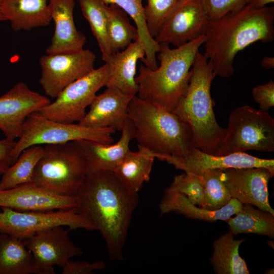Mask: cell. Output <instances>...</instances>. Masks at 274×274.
I'll return each mask as SVG.
<instances>
[{
  "mask_svg": "<svg viewBox=\"0 0 274 274\" xmlns=\"http://www.w3.org/2000/svg\"><path fill=\"white\" fill-rule=\"evenodd\" d=\"M74 196L76 212L100 232L110 259L122 260L138 193L127 189L113 172H100L88 174Z\"/></svg>",
  "mask_w": 274,
  "mask_h": 274,
  "instance_id": "cell-1",
  "label": "cell"
},
{
  "mask_svg": "<svg viewBox=\"0 0 274 274\" xmlns=\"http://www.w3.org/2000/svg\"><path fill=\"white\" fill-rule=\"evenodd\" d=\"M203 54L216 76L227 78L233 74L237 54L257 42L271 43L274 39V7L242 9L209 21L205 32Z\"/></svg>",
  "mask_w": 274,
  "mask_h": 274,
  "instance_id": "cell-2",
  "label": "cell"
},
{
  "mask_svg": "<svg viewBox=\"0 0 274 274\" xmlns=\"http://www.w3.org/2000/svg\"><path fill=\"white\" fill-rule=\"evenodd\" d=\"M204 40L203 35L173 49L168 44H160L159 65L155 70L144 64L140 66L135 78L138 86L136 96L173 112L188 87L196 55Z\"/></svg>",
  "mask_w": 274,
  "mask_h": 274,
  "instance_id": "cell-3",
  "label": "cell"
},
{
  "mask_svg": "<svg viewBox=\"0 0 274 274\" xmlns=\"http://www.w3.org/2000/svg\"><path fill=\"white\" fill-rule=\"evenodd\" d=\"M127 112L133 127L134 139L155 158H182L195 147L190 126L176 114L136 95L130 101Z\"/></svg>",
  "mask_w": 274,
  "mask_h": 274,
  "instance_id": "cell-4",
  "label": "cell"
},
{
  "mask_svg": "<svg viewBox=\"0 0 274 274\" xmlns=\"http://www.w3.org/2000/svg\"><path fill=\"white\" fill-rule=\"evenodd\" d=\"M191 72L188 87L173 113L190 126L194 146L214 154L226 133V129L217 123L213 110L211 87L216 76L212 66L199 51Z\"/></svg>",
  "mask_w": 274,
  "mask_h": 274,
  "instance_id": "cell-5",
  "label": "cell"
},
{
  "mask_svg": "<svg viewBox=\"0 0 274 274\" xmlns=\"http://www.w3.org/2000/svg\"><path fill=\"white\" fill-rule=\"evenodd\" d=\"M87 175L84 157L75 142L44 146L32 183L53 193L74 196Z\"/></svg>",
  "mask_w": 274,
  "mask_h": 274,
  "instance_id": "cell-6",
  "label": "cell"
},
{
  "mask_svg": "<svg viewBox=\"0 0 274 274\" xmlns=\"http://www.w3.org/2000/svg\"><path fill=\"white\" fill-rule=\"evenodd\" d=\"M247 150L274 151V119L267 111L244 105L230 114L225 135L214 155Z\"/></svg>",
  "mask_w": 274,
  "mask_h": 274,
  "instance_id": "cell-7",
  "label": "cell"
},
{
  "mask_svg": "<svg viewBox=\"0 0 274 274\" xmlns=\"http://www.w3.org/2000/svg\"><path fill=\"white\" fill-rule=\"evenodd\" d=\"M116 130L111 127L93 128L75 124L53 121L33 113L26 118L23 130L12 152L15 162L21 153L33 145L63 144L88 140L103 144H112V134Z\"/></svg>",
  "mask_w": 274,
  "mask_h": 274,
  "instance_id": "cell-8",
  "label": "cell"
},
{
  "mask_svg": "<svg viewBox=\"0 0 274 274\" xmlns=\"http://www.w3.org/2000/svg\"><path fill=\"white\" fill-rule=\"evenodd\" d=\"M110 65L105 62L87 75L67 86L53 102L35 112L48 119L73 123L80 121L85 115L97 92L106 86Z\"/></svg>",
  "mask_w": 274,
  "mask_h": 274,
  "instance_id": "cell-9",
  "label": "cell"
},
{
  "mask_svg": "<svg viewBox=\"0 0 274 274\" xmlns=\"http://www.w3.org/2000/svg\"><path fill=\"white\" fill-rule=\"evenodd\" d=\"M0 232L25 239L56 226L70 230H95L93 225L78 214L75 208L67 210L21 211L1 208Z\"/></svg>",
  "mask_w": 274,
  "mask_h": 274,
  "instance_id": "cell-10",
  "label": "cell"
},
{
  "mask_svg": "<svg viewBox=\"0 0 274 274\" xmlns=\"http://www.w3.org/2000/svg\"><path fill=\"white\" fill-rule=\"evenodd\" d=\"M96 55L89 49L68 53L45 54L40 59V85L45 94L56 98L69 84L94 68Z\"/></svg>",
  "mask_w": 274,
  "mask_h": 274,
  "instance_id": "cell-11",
  "label": "cell"
},
{
  "mask_svg": "<svg viewBox=\"0 0 274 274\" xmlns=\"http://www.w3.org/2000/svg\"><path fill=\"white\" fill-rule=\"evenodd\" d=\"M63 227L49 228L23 239L40 274H54V266L62 267L72 258L83 253L70 239V229Z\"/></svg>",
  "mask_w": 274,
  "mask_h": 274,
  "instance_id": "cell-12",
  "label": "cell"
},
{
  "mask_svg": "<svg viewBox=\"0 0 274 274\" xmlns=\"http://www.w3.org/2000/svg\"><path fill=\"white\" fill-rule=\"evenodd\" d=\"M50 102L47 96L33 91L25 83L15 84L0 96V129L6 138L19 139L27 117Z\"/></svg>",
  "mask_w": 274,
  "mask_h": 274,
  "instance_id": "cell-13",
  "label": "cell"
},
{
  "mask_svg": "<svg viewBox=\"0 0 274 274\" xmlns=\"http://www.w3.org/2000/svg\"><path fill=\"white\" fill-rule=\"evenodd\" d=\"M209 21L201 0H182L154 39L179 47L204 35Z\"/></svg>",
  "mask_w": 274,
  "mask_h": 274,
  "instance_id": "cell-14",
  "label": "cell"
},
{
  "mask_svg": "<svg viewBox=\"0 0 274 274\" xmlns=\"http://www.w3.org/2000/svg\"><path fill=\"white\" fill-rule=\"evenodd\" d=\"M274 174L263 167L223 170V181L232 198L274 215L268 198V183Z\"/></svg>",
  "mask_w": 274,
  "mask_h": 274,
  "instance_id": "cell-15",
  "label": "cell"
},
{
  "mask_svg": "<svg viewBox=\"0 0 274 274\" xmlns=\"http://www.w3.org/2000/svg\"><path fill=\"white\" fill-rule=\"evenodd\" d=\"M175 168L186 173L201 176L208 170H224L227 168L263 167L274 174L273 159H267L249 155L245 152L224 156H217L204 153L193 147L189 154L182 158L167 156L163 158Z\"/></svg>",
  "mask_w": 274,
  "mask_h": 274,
  "instance_id": "cell-16",
  "label": "cell"
},
{
  "mask_svg": "<svg viewBox=\"0 0 274 274\" xmlns=\"http://www.w3.org/2000/svg\"><path fill=\"white\" fill-rule=\"evenodd\" d=\"M74 196L59 195L33 183L0 189V208L21 211L67 210L76 207Z\"/></svg>",
  "mask_w": 274,
  "mask_h": 274,
  "instance_id": "cell-17",
  "label": "cell"
},
{
  "mask_svg": "<svg viewBox=\"0 0 274 274\" xmlns=\"http://www.w3.org/2000/svg\"><path fill=\"white\" fill-rule=\"evenodd\" d=\"M76 0H49V7L54 30L47 54L68 53L84 49L86 38L77 29L74 19Z\"/></svg>",
  "mask_w": 274,
  "mask_h": 274,
  "instance_id": "cell-18",
  "label": "cell"
},
{
  "mask_svg": "<svg viewBox=\"0 0 274 274\" xmlns=\"http://www.w3.org/2000/svg\"><path fill=\"white\" fill-rule=\"evenodd\" d=\"M134 96L119 89L106 87L105 90L94 98L90 109L79 124L86 127H111L121 131L127 119V108Z\"/></svg>",
  "mask_w": 274,
  "mask_h": 274,
  "instance_id": "cell-19",
  "label": "cell"
},
{
  "mask_svg": "<svg viewBox=\"0 0 274 274\" xmlns=\"http://www.w3.org/2000/svg\"><path fill=\"white\" fill-rule=\"evenodd\" d=\"M121 131L120 138L114 144H103L88 140L74 141L85 160L87 175L113 172L130 150V142L134 139V129L128 118Z\"/></svg>",
  "mask_w": 274,
  "mask_h": 274,
  "instance_id": "cell-20",
  "label": "cell"
},
{
  "mask_svg": "<svg viewBox=\"0 0 274 274\" xmlns=\"http://www.w3.org/2000/svg\"><path fill=\"white\" fill-rule=\"evenodd\" d=\"M145 58V50L139 39L124 49L113 53L106 62L110 65L106 87H114L125 94L136 95V65L139 60L143 62Z\"/></svg>",
  "mask_w": 274,
  "mask_h": 274,
  "instance_id": "cell-21",
  "label": "cell"
},
{
  "mask_svg": "<svg viewBox=\"0 0 274 274\" xmlns=\"http://www.w3.org/2000/svg\"><path fill=\"white\" fill-rule=\"evenodd\" d=\"M243 206L240 201L232 198L222 208L208 210L193 204L184 194L167 188L159 204V209L162 214L173 212L192 219L214 222L227 220L237 213Z\"/></svg>",
  "mask_w": 274,
  "mask_h": 274,
  "instance_id": "cell-22",
  "label": "cell"
},
{
  "mask_svg": "<svg viewBox=\"0 0 274 274\" xmlns=\"http://www.w3.org/2000/svg\"><path fill=\"white\" fill-rule=\"evenodd\" d=\"M49 0H7L2 12L15 31H28L48 26L52 19Z\"/></svg>",
  "mask_w": 274,
  "mask_h": 274,
  "instance_id": "cell-23",
  "label": "cell"
},
{
  "mask_svg": "<svg viewBox=\"0 0 274 274\" xmlns=\"http://www.w3.org/2000/svg\"><path fill=\"white\" fill-rule=\"evenodd\" d=\"M139 150H129L113 172L129 190L138 193L143 184L149 181L155 157L149 150L138 145Z\"/></svg>",
  "mask_w": 274,
  "mask_h": 274,
  "instance_id": "cell-24",
  "label": "cell"
},
{
  "mask_svg": "<svg viewBox=\"0 0 274 274\" xmlns=\"http://www.w3.org/2000/svg\"><path fill=\"white\" fill-rule=\"evenodd\" d=\"M0 274H40L24 241L1 232Z\"/></svg>",
  "mask_w": 274,
  "mask_h": 274,
  "instance_id": "cell-25",
  "label": "cell"
},
{
  "mask_svg": "<svg viewBox=\"0 0 274 274\" xmlns=\"http://www.w3.org/2000/svg\"><path fill=\"white\" fill-rule=\"evenodd\" d=\"M234 236L229 231L215 240L213 244L214 252L210 261L216 273H249L246 263L238 252L244 239H235Z\"/></svg>",
  "mask_w": 274,
  "mask_h": 274,
  "instance_id": "cell-26",
  "label": "cell"
},
{
  "mask_svg": "<svg viewBox=\"0 0 274 274\" xmlns=\"http://www.w3.org/2000/svg\"><path fill=\"white\" fill-rule=\"evenodd\" d=\"M106 5H115L123 10L133 20L139 38L143 45L145 58L143 63L151 70L157 66L156 55L160 50V44L149 33L144 12L143 0H100Z\"/></svg>",
  "mask_w": 274,
  "mask_h": 274,
  "instance_id": "cell-27",
  "label": "cell"
},
{
  "mask_svg": "<svg viewBox=\"0 0 274 274\" xmlns=\"http://www.w3.org/2000/svg\"><path fill=\"white\" fill-rule=\"evenodd\" d=\"M250 204H244L233 218L225 221L234 236L239 233H255L274 237V215L257 209Z\"/></svg>",
  "mask_w": 274,
  "mask_h": 274,
  "instance_id": "cell-28",
  "label": "cell"
},
{
  "mask_svg": "<svg viewBox=\"0 0 274 274\" xmlns=\"http://www.w3.org/2000/svg\"><path fill=\"white\" fill-rule=\"evenodd\" d=\"M43 152L42 145H33L24 149L16 161L2 175L0 189L32 183L35 168Z\"/></svg>",
  "mask_w": 274,
  "mask_h": 274,
  "instance_id": "cell-29",
  "label": "cell"
},
{
  "mask_svg": "<svg viewBox=\"0 0 274 274\" xmlns=\"http://www.w3.org/2000/svg\"><path fill=\"white\" fill-rule=\"evenodd\" d=\"M82 14L89 24L101 53L107 62L113 54L107 31V5L100 0H77Z\"/></svg>",
  "mask_w": 274,
  "mask_h": 274,
  "instance_id": "cell-30",
  "label": "cell"
},
{
  "mask_svg": "<svg viewBox=\"0 0 274 274\" xmlns=\"http://www.w3.org/2000/svg\"><path fill=\"white\" fill-rule=\"evenodd\" d=\"M107 15L108 36L113 54L139 39L136 27L130 23L128 15L119 7L107 5Z\"/></svg>",
  "mask_w": 274,
  "mask_h": 274,
  "instance_id": "cell-31",
  "label": "cell"
},
{
  "mask_svg": "<svg viewBox=\"0 0 274 274\" xmlns=\"http://www.w3.org/2000/svg\"><path fill=\"white\" fill-rule=\"evenodd\" d=\"M201 176L204 187L202 208L208 210L220 209L232 198L223 179V170H210Z\"/></svg>",
  "mask_w": 274,
  "mask_h": 274,
  "instance_id": "cell-32",
  "label": "cell"
},
{
  "mask_svg": "<svg viewBox=\"0 0 274 274\" xmlns=\"http://www.w3.org/2000/svg\"><path fill=\"white\" fill-rule=\"evenodd\" d=\"M182 0H147L144 16L150 35L155 38Z\"/></svg>",
  "mask_w": 274,
  "mask_h": 274,
  "instance_id": "cell-33",
  "label": "cell"
},
{
  "mask_svg": "<svg viewBox=\"0 0 274 274\" xmlns=\"http://www.w3.org/2000/svg\"><path fill=\"white\" fill-rule=\"evenodd\" d=\"M168 188L184 194L193 204L202 208L204 187L200 176L186 173L176 176Z\"/></svg>",
  "mask_w": 274,
  "mask_h": 274,
  "instance_id": "cell-34",
  "label": "cell"
},
{
  "mask_svg": "<svg viewBox=\"0 0 274 274\" xmlns=\"http://www.w3.org/2000/svg\"><path fill=\"white\" fill-rule=\"evenodd\" d=\"M209 21L219 19L248 5L249 0H201Z\"/></svg>",
  "mask_w": 274,
  "mask_h": 274,
  "instance_id": "cell-35",
  "label": "cell"
},
{
  "mask_svg": "<svg viewBox=\"0 0 274 274\" xmlns=\"http://www.w3.org/2000/svg\"><path fill=\"white\" fill-rule=\"evenodd\" d=\"M253 99L259 105V109L268 111L274 106V82L270 80L268 82L259 84L252 89Z\"/></svg>",
  "mask_w": 274,
  "mask_h": 274,
  "instance_id": "cell-36",
  "label": "cell"
},
{
  "mask_svg": "<svg viewBox=\"0 0 274 274\" xmlns=\"http://www.w3.org/2000/svg\"><path fill=\"white\" fill-rule=\"evenodd\" d=\"M106 264L102 261L92 263L87 261H73L69 260L62 267V274H92L96 270H101L106 267Z\"/></svg>",
  "mask_w": 274,
  "mask_h": 274,
  "instance_id": "cell-37",
  "label": "cell"
},
{
  "mask_svg": "<svg viewBox=\"0 0 274 274\" xmlns=\"http://www.w3.org/2000/svg\"><path fill=\"white\" fill-rule=\"evenodd\" d=\"M16 141L5 138L0 140V175L14 162L12 152L15 146Z\"/></svg>",
  "mask_w": 274,
  "mask_h": 274,
  "instance_id": "cell-38",
  "label": "cell"
},
{
  "mask_svg": "<svg viewBox=\"0 0 274 274\" xmlns=\"http://www.w3.org/2000/svg\"><path fill=\"white\" fill-rule=\"evenodd\" d=\"M273 2L274 0H249L248 5L255 8H262Z\"/></svg>",
  "mask_w": 274,
  "mask_h": 274,
  "instance_id": "cell-39",
  "label": "cell"
},
{
  "mask_svg": "<svg viewBox=\"0 0 274 274\" xmlns=\"http://www.w3.org/2000/svg\"><path fill=\"white\" fill-rule=\"evenodd\" d=\"M261 65L265 68L272 69L274 68V57L272 56H264L261 61Z\"/></svg>",
  "mask_w": 274,
  "mask_h": 274,
  "instance_id": "cell-40",
  "label": "cell"
},
{
  "mask_svg": "<svg viewBox=\"0 0 274 274\" xmlns=\"http://www.w3.org/2000/svg\"><path fill=\"white\" fill-rule=\"evenodd\" d=\"M6 1L7 0H0V22L6 21L2 12V8Z\"/></svg>",
  "mask_w": 274,
  "mask_h": 274,
  "instance_id": "cell-41",
  "label": "cell"
}]
</instances>
